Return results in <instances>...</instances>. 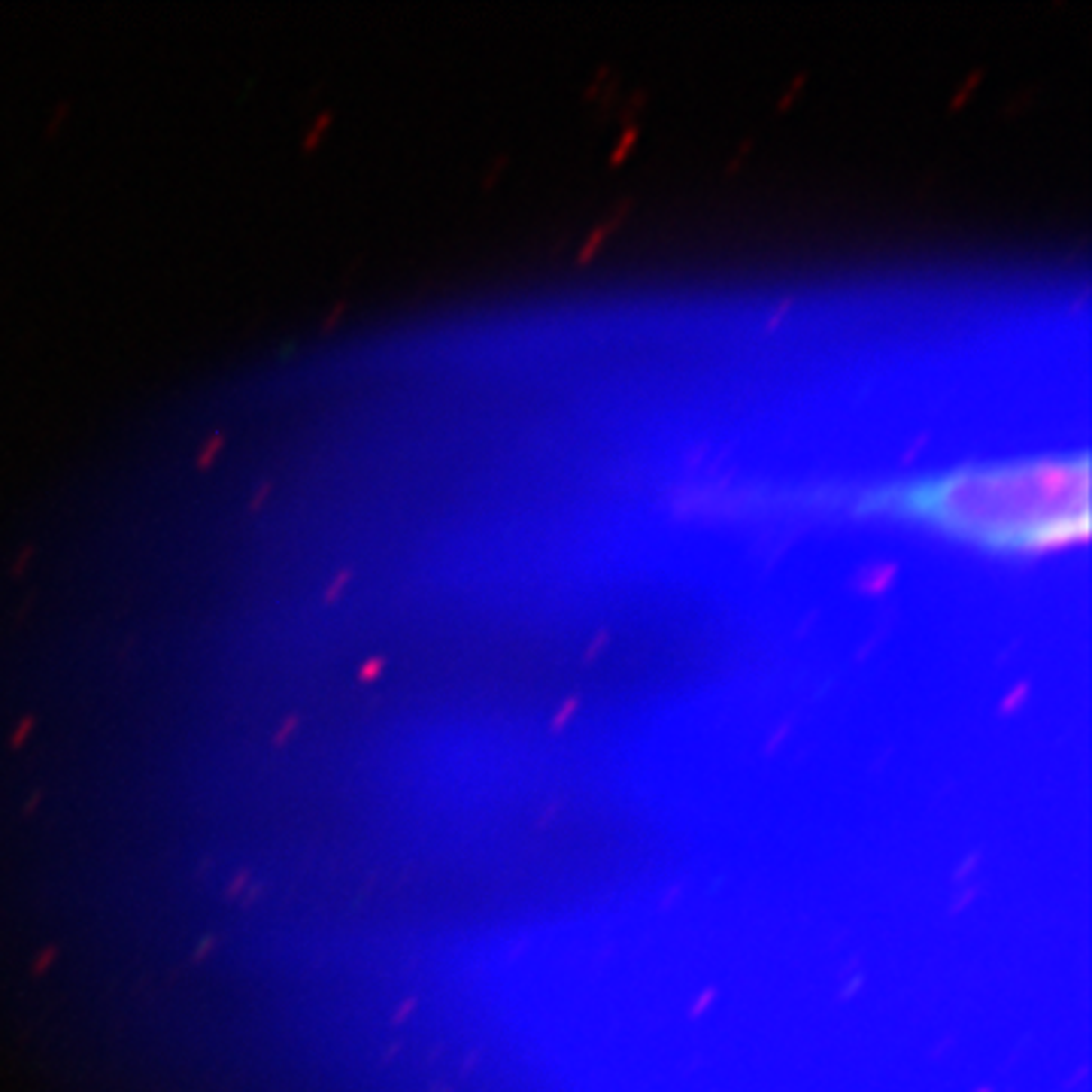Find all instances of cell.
I'll use <instances>...</instances> for the list:
<instances>
[{
  "label": "cell",
  "mask_w": 1092,
  "mask_h": 1092,
  "mask_svg": "<svg viewBox=\"0 0 1092 1092\" xmlns=\"http://www.w3.org/2000/svg\"><path fill=\"white\" fill-rule=\"evenodd\" d=\"M858 510L925 525L989 553H1053L1089 535V458L1050 453L959 464L874 486L858 498Z\"/></svg>",
  "instance_id": "6da1fadb"
}]
</instances>
